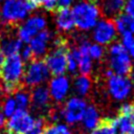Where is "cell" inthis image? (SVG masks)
I'll return each mask as SVG.
<instances>
[{"label":"cell","mask_w":134,"mask_h":134,"mask_svg":"<svg viewBox=\"0 0 134 134\" xmlns=\"http://www.w3.org/2000/svg\"><path fill=\"white\" fill-rule=\"evenodd\" d=\"M74 88L80 95H85L90 89V81L86 75H80L74 81Z\"/></svg>","instance_id":"cb8c5ba5"},{"label":"cell","mask_w":134,"mask_h":134,"mask_svg":"<svg viewBox=\"0 0 134 134\" xmlns=\"http://www.w3.org/2000/svg\"><path fill=\"white\" fill-rule=\"evenodd\" d=\"M109 66L111 71L117 75H127L132 69L131 58L121 44H113L109 49Z\"/></svg>","instance_id":"5b68a950"},{"label":"cell","mask_w":134,"mask_h":134,"mask_svg":"<svg viewBox=\"0 0 134 134\" xmlns=\"http://www.w3.org/2000/svg\"><path fill=\"white\" fill-rule=\"evenodd\" d=\"M74 25L83 30L94 27L99 17V9L95 3L89 1L79 2L71 9Z\"/></svg>","instance_id":"3957f363"},{"label":"cell","mask_w":134,"mask_h":134,"mask_svg":"<svg viewBox=\"0 0 134 134\" xmlns=\"http://www.w3.org/2000/svg\"><path fill=\"white\" fill-rule=\"evenodd\" d=\"M45 27H46L45 18L40 15H35V16L29 17L22 25L18 27L17 36L22 42L29 43V41L39 31L45 29Z\"/></svg>","instance_id":"9c48e42d"},{"label":"cell","mask_w":134,"mask_h":134,"mask_svg":"<svg viewBox=\"0 0 134 134\" xmlns=\"http://www.w3.org/2000/svg\"><path fill=\"white\" fill-rule=\"evenodd\" d=\"M55 48L45 57L44 63L49 70V73L54 76L63 75L67 69V58L69 54L66 42L62 38L54 41Z\"/></svg>","instance_id":"277c9868"},{"label":"cell","mask_w":134,"mask_h":134,"mask_svg":"<svg viewBox=\"0 0 134 134\" xmlns=\"http://www.w3.org/2000/svg\"><path fill=\"white\" fill-rule=\"evenodd\" d=\"M82 121H83L84 127L87 130H93L99 121V116H98L97 110L92 106L87 107L84 112V115L82 117Z\"/></svg>","instance_id":"44dd1931"},{"label":"cell","mask_w":134,"mask_h":134,"mask_svg":"<svg viewBox=\"0 0 134 134\" xmlns=\"http://www.w3.org/2000/svg\"><path fill=\"white\" fill-rule=\"evenodd\" d=\"M130 73H131V79H132V81L134 82V67L131 69V71H130Z\"/></svg>","instance_id":"74e56055"},{"label":"cell","mask_w":134,"mask_h":134,"mask_svg":"<svg viewBox=\"0 0 134 134\" xmlns=\"http://www.w3.org/2000/svg\"><path fill=\"white\" fill-rule=\"evenodd\" d=\"M16 27L17 26H3L0 31V50L6 57L19 53L23 46V42L17 36V31H14Z\"/></svg>","instance_id":"ba28073f"},{"label":"cell","mask_w":134,"mask_h":134,"mask_svg":"<svg viewBox=\"0 0 134 134\" xmlns=\"http://www.w3.org/2000/svg\"><path fill=\"white\" fill-rule=\"evenodd\" d=\"M3 61H4V54H3L2 51L0 50V67H1L2 63H3Z\"/></svg>","instance_id":"8d00e7d4"},{"label":"cell","mask_w":134,"mask_h":134,"mask_svg":"<svg viewBox=\"0 0 134 134\" xmlns=\"http://www.w3.org/2000/svg\"><path fill=\"white\" fill-rule=\"evenodd\" d=\"M115 28L116 30L124 35V34H134V18L128 14H118L115 18Z\"/></svg>","instance_id":"d6986e66"},{"label":"cell","mask_w":134,"mask_h":134,"mask_svg":"<svg viewBox=\"0 0 134 134\" xmlns=\"http://www.w3.org/2000/svg\"><path fill=\"white\" fill-rule=\"evenodd\" d=\"M127 50H129V53H130L129 55H131L132 58H134V42L132 43V45H131Z\"/></svg>","instance_id":"d590c367"},{"label":"cell","mask_w":134,"mask_h":134,"mask_svg":"<svg viewBox=\"0 0 134 134\" xmlns=\"http://www.w3.org/2000/svg\"><path fill=\"white\" fill-rule=\"evenodd\" d=\"M0 31H1V28H0Z\"/></svg>","instance_id":"60d3db41"},{"label":"cell","mask_w":134,"mask_h":134,"mask_svg":"<svg viewBox=\"0 0 134 134\" xmlns=\"http://www.w3.org/2000/svg\"><path fill=\"white\" fill-rule=\"evenodd\" d=\"M37 6L42 5L47 10H55V0H34Z\"/></svg>","instance_id":"f546056e"},{"label":"cell","mask_w":134,"mask_h":134,"mask_svg":"<svg viewBox=\"0 0 134 134\" xmlns=\"http://www.w3.org/2000/svg\"><path fill=\"white\" fill-rule=\"evenodd\" d=\"M69 90V82L68 80L63 76L59 75L52 79L49 83V95L57 102H61L65 98Z\"/></svg>","instance_id":"2e32d148"},{"label":"cell","mask_w":134,"mask_h":134,"mask_svg":"<svg viewBox=\"0 0 134 134\" xmlns=\"http://www.w3.org/2000/svg\"><path fill=\"white\" fill-rule=\"evenodd\" d=\"M72 3V0H55V10L60 8L69 7Z\"/></svg>","instance_id":"836d02e7"},{"label":"cell","mask_w":134,"mask_h":134,"mask_svg":"<svg viewBox=\"0 0 134 134\" xmlns=\"http://www.w3.org/2000/svg\"><path fill=\"white\" fill-rule=\"evenodd\" d=\"M14 93H15L14 100L16 103L17 109L26 110L27 107L29 106V92H27L26 90L20 87Z\"/></svg>","instance_id":"603a6c76"},{"label":"cell","mask_w":134,"mask_h":134,"mask_svg":"<svg viewBox=\"0 0 134 134\" xmlns=\"http://www.w3.org/2000/svg\"><path fill=\"white\" fill-rule=\"evenodd\" d=\"M77 69V63L75 61V59L73 58V55L71 54V52L69 51V54H68V58H67V69L70 73H75Z\"/></svg>","instance_id":"4dcf8cb0"},{"label":"cell","mask_w":134,"mask_h":134,"mask_svg":"<svg viewBox=\"0 0 134 134\" xmlns=\"http://www.w3.org/2000/svg\"><path fill=\"white\" fill-rule=\"evenodd\" d=\"M19 52H21L19 55L21 57V59H22V61H23V62H29V61L34 60L32 51H31V49H30L29 45H25V46H22Z\"/></svg>","instance_id":"f1b7e54d"},{"label":"cell","mask_w":134,"mask_h":134,"mask_svg":"<svg viewBox=\"0 0 134 134\" xmlns=\"http://www.w3.org/2000/svg\"><path fill=\"white\" fill-rule=\"evenodd\" d=\"M133 42H134V38H133V35H132V34H124V35H122V38H121V45H122L126 49H128V48L132 45Z\"/></svg>","instance_id":"1f68e13d"},{"label":"cell","mask_w":134,"mask_h":134,"mask_svg":"<svg viewBox=\"0 0 134 134\" xmlns=\"http://www.w3.org/2000/svg\"><path fill=\"white\" fill-rule=\"evenodd\" d=\"M116 118H104L98 121L91 134H116Z\"/></svg>","instance_id":"ffe728a7"},{"label":"cell","mask_w":134,"mask_h":134,"mask_svg":"<svg viewBox=\"0 0 134 134\" xmlns=\"http://www.w3.org/2000/svg\"><path fill=\"white\" fill-rule=\"evenodd\" d=\"M29 9L22 0H2L0 5V24L2 26H17L24 20Z\"/></svg>","instance_id":"7a4b0ae2"},{"label":"cell","mask_w":134,"mask_h":134,"mask_svg":"<svg viewBox=\"0 0 134 134\" xmlns=\"http://www.w3.org/2000/svg\"><path fill=\"white\" fill-rule=\"evenodd\" d=\"M126 0H103V10L108 16L118 15L124 8Z\"/></svg>","instance_id":"7402d4cb"},{"label":"cell","mask_w":134,"mask_h":134,"mask_svg":"<svg viewBox=\"0 0 134 134\" xmlns=\"http://www.w3.org/2000/svg\"><path fill=\"white\" fill-rule=\"evenodd\" d=\"M45 128V122L42 118H37L34 121L32 127L25 134H43V130Z\"/></svg>","instance_id":"83f0119b"},{"label":"cell","mask_w":134,"mask_h":134,"mask_svg":"<svg viewBox=\"0 0 134 134\" xmlns=\"http://www.w3.org/2000/svg\"><path fill=\"white\" fill-rule=\"evenodd\" d=\"M55 12H57V15H55L57 26L64 31H68L72 29L74 26V20H73L71 9H69V7H66V8L57 9Z\"/></svg>","instance_id":"ac0fdd59"},{"label":"cell","mask_w":134,"mask_h":134,"mask_svg":"<svg viewBox=\"0 0 134 134\" xmlns=\"http://www.w3.org/2000/svg\"><path fill=\"white\" fill-rule=\"evenodd\" d=\"M88 46H89L88 42H83L79 48L73 49L71 51V54L75 59L77 63L79 71L82 73V75H87L92 67L91 58L88 53Z\"/></svg>","instance_id":"9a60e30c"},{"label":"cell","mask_w":134,"mask_h":134,"mask_svg":"<svg viewBox=\"0 0 134 134\" xmlns=\"http://www.w3.org/2000/svg\"><path fill=\"white\" fill-rule=\"evenodd\" d=\"M88 53L90 55L91 59H100L103 57L104 53V49L102 47V45L95 43V44H89L88 46Z\"/></svg>","instance_id":"4316f807"},{"label":"cell","mask_w":134,"mask_h":134,"mask_svg":"<svg viewBox=\"0 0 134 134\" xmlns=\"http://www.w3.org/2000/svg\"><path fill=\"white\" fill-rule=\"evenodd\" d=\"M49 77V70L44 61L34 59L29 61L26 68H24L23 82L27 87H36L42 85Z\"/></svg>","instance_id":"8992f818"},{"label":"cell","mask_w":134,"mask_h":134,"mask_svg":"<svg viewBox=\"0 0 134 134\" xmlns=\"http://www.w3.org/2000/svg\"><path fill=\"white\" fill-rule=\"evenodd\" d=\"M116 130L120 134H129L134 130V105L125 104L119 110V116L116 118Z\"/></svg>","instance_id":"4fadbf2b"},{"label":"cell","mask_w":134,"mask_h":134,"mask_svg":"<svg viewBox=\"0 0 134 134\" xmlns=\"http://www.w3.org/2000/svg\"><path fill=\"white\" fill-rule=\"evenodd\" d=\"M0 1H1V0H0Z\"/></svg>","instance_id":"b9f144b4"},{"label":"cell","mask_w":134,"mask_h":134,"mask_svg":"<svg viewBox=\"0 0 134 134\" xmlns=\"http://www.w3.org/2000/svg\"><path fill=\"white\" fill-rule=\"evenodd\" d=\"M24 68V62L18 53L4 59L0 67V86L5 93H14L21 87Z\"/></svg>","instance_id":"6da1fadb"},{"label":"cell","mask_w":134,"mask_h":134,"mask_svg":"<svg viewBox=\"0 0 134 134\" xmlns=\"http://www.w3.org/2000/svg\"><path fill=\"white\" fill-rule=\"evenodd\" d=\"M49 102H50L49 91L43 85L36 86L32 89V91L29 93V103H31V106L37 110L46 109L49 105Z\"/></svg>","instance_id":"e0dca14e"},{"label":"cell","mask_w":134,"mask_h":134,"mask_svg":"<svg viewBox=\"0 0 134 134\" xmlns=\"http://www.w3.org/2000/svg\"><path fill=\"white\" fill-rule=\"evenodd\" d=\"M6 134H17V133H12V132H8V131H7Z\"/></svg>","instance_id":"f35d334b"},{"label":"cell","mask_w":134,"mask_h":134,"mask_svg":"<svg viewBox=\"0 0 134 134\" xmlns=\"http://www.w3.org/2000/svg\"><path fill=\"white\" fill-rule=\"evenodd\" d=\"M124 8H125L126 14L134 18V0H126Z\"/></svg>","instance_id":"d6a6232c"},{"label":"cell","mask_w":134,"mask_h":134,"mask_svg":"<svg viewBox=\"0 0 134 134\" xmlns=\"http://www.w3.org/2000/svg\"><path fill=\"white\" fill-rule=\"evenodd\" d=\"M50 39H51V32L46 29H43L39 31L29 41V47L32 51L34 59H39L45 54Z\"/></svg>","instance_id":"5bb4252c"},{"label":"cell","mask_w":134,"mask_h":134,"mask_svg":"<svg viewBox=\"0 0 134 134\" xmlns=\"http://www.w3.org/2000/svg\"><path fill=\"white\" fill-rule=\"evenodd\" d=\"M1 109L3 110V114H4L5 117H10L14 114V112L17 110L16 103H15L14 98H12V97L5 98L2 103V108Z\"/></svg>","instance_id":"484cf974"},{"label":"cell","mask_w":134,"mask_h":134,"mask_svg":"<svg viewBox=\"0 0 134 134\" xmlns=\"http://www.w3.org/2000/svg\"><path fill=\"white\" fill-rule=\"evenodd\" d=\"M116 37V28L112 21L100 20L94 25L93 39L99 45H106L112 42Z\"/></svg>","instance_id":"7c38bea8"},{"label":"cell","mask_w":134,"mask_h":134,"mask_svg":"<svg viewBox=\"0 0 134 134\" xmlns=\"http://www.w3.org/2000/svg\"><path fill=\"white\" fill-rule=\"evenodd\" d=\"M129 134H134V130H132V131H131V132H130Z\"/></svg>","instance_id":"ab89813d"},{"label":"cell","mask_w":134,"mask_h":134,"mask_svg":"<svg viewBox=\"0 0 134 134\" xmlns=\"http://www.w3.org/2000/svg\"><path fill=\"white\" fill-rule=\"evenodd\" d=\"M5 125H6V118H5L4 114L0 111V130L5 128Z\"/></svg>","instance_id":"e575fe53"},{"label":"cell","mask_w":134,"mask_h":134,"mask_svg":"<svg viewBox=\"0 0 134 134\" xmlns=\"http://www.w3.org/2000/svg\"><path fill=\"white\" fill-rule=\"evenodd\" d=\"M43 134H72L69 128L63 124H54L46 126L43 130Z\"/></svg>","instance_id":"d4e9b609"},{"label":"cell","mask_w":134,"mask_h":134,"mask_svg":"<svg viewBox=\"0 0 134 134\" xmlns=\"http://www.w3.org/2000/svg\"><path fill=\"white\" fill-rule=\"evenodd\" d=\"M107 75L110 95L117 100H122L127 98L132 91V82L125 75L114 74L111 70L107 72Z\"/></svg>","instance_id":"52a82bcc"},{"label":"cell","mask_w":134,"mask_h":134,"mask_svg":"<svg viewBox=\"0 0 134 134\" xmlns=\"http://www.w3.org/2000/svg\"><path fill=\"white\" fill-rule=\"evenodd\" d=\"M35 118L26 111L17 109L6 121L5 129L8 132L17 134H25L34 125Z\"/></svg>","instance_id":"30bf717a"},{"label":"cell","mask_w":134,"mask_h":134,"mask_svg":"<svg viewBox=\"0 0 134 134\" xmlns=\"http://www.w3.org/2000/svg\"><path fill=\"white\" fill-rule=\"evenodd\" d=\"M87 105L84 99L80 97H72L66 103L64 109L61 111V116L68 124H74L82 120Z\"/></svg>","instance_id":"8fae6325"}]
</instances>
